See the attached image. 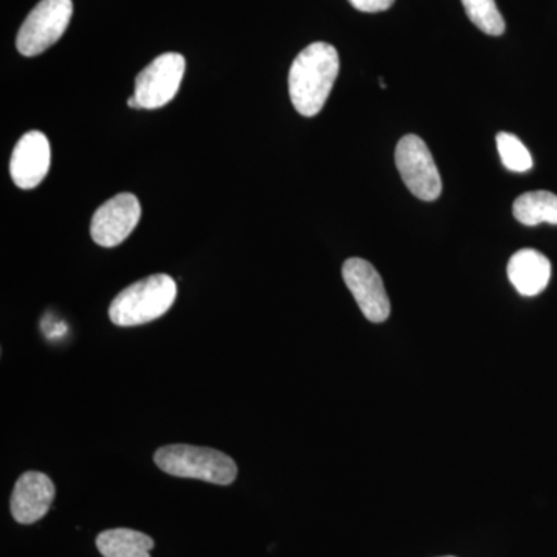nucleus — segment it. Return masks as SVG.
I'll return each mask as SVG.
<instances>
[{"mask_svg":"<svg viewBox=\"0 0 557 557\" xmlns=\"http://www.w3.org/2000/svg\"><path fill=\"white\" fill-rule=\"evenodd\" d=\"M177 298V284L168 274L141 278L112 300L109 318L119 327L148 324L166 314Z\"/></svg>","mask_w":557,"mask_h":557,"instance_id":"f03ea898","label":"nucleus"},{"mask_svg":"<svg viewBox=\"0 0 557 557\" xmlns=\"http://www.w3.org/2000/svg\"><path fill=\"white\" fill-rule=\"evenodd\" d=\"M502 163L512 172H527L533 168V157L516 135L500 132L496 138Z\"/></svg>","mask_w":557,"mask_h":557,"instance_id":"2eb2a0df","label":"nucleus"},{"mask_svg":"<svg viewBox=\"0 0 557 557\" xmlns=\"http://www.w3.org/2000/svg\"><path fill=\"white\" fill-rule=\"evenodd\" d=\"M512 214L527 226L557 225V196L548 190L522 194L512 205Z\"/></svg>","mask_w":557,"mask_h":557,"instance_id":"ddd939ff","label":"nucleus"},{"mask_svg":"<svg viewBox=\"0 0 557 557\" xmlns=\"http://www.w3.org/2000/svg\"><path fill=\"white\" fill-rule=\"evenodd\" d=\"M153 547L152 537L129 528L106 530L97 537V548L104 557H150Z\"/></svg>","mask_w":557,"mask_h":557,"instance_id":"f8f14e48","label":"nucleus"},{"mask_svg":"<svg viewBox=\"0 0 557 557\" xmlns=\"http://www.w3.org/2000/svg\"><path fill=\"white\" fill-rule=\"evenodd\" d=\"M472 24L490 36L505 33V20L497 9L496 0H461Z\"/></svg>","mask_w":557,"mask_h":557,"instance_id":"4468645a","label":"nucleus"},{"mask_svg":"<svg viewBox=\"0 0 557 557\" xmlns=\"http://www.w3.org/2000/svg\"><path fill=\"white\" fill-rule=\"evenodd\" d=\"M141 219V205L134 194L123 193L106 201L91 218L90 236L104 248L119 247Z\"/></svg>","mask_w":557,"mask_h":557,"instance_id":"6e6552de","label":"nucleus"},{"mask_svg":"<svg viewBox=\"0 0 557 557\" xmlns=\"http://www.w3.org/2000/svg\"><path fill=\"white\" fill-rule=\"evenodd\" d=\"M343 277L362 314L370 322L380 324L391 317V300L383 277L372 263L359 258L347 259L343 265Z\"/></svg>","mask_w":557,"mask_h":557,"instance_id":"0eeeda50","label":"nucleus"},{"mask_svg":"<svg viewBox=\"0 0 557 557\" xmlns=\"http://www.w3.org/2000/svg\"><path fill=\"white\" fill-rule=\"evenodd\" d=\"M552 263L536 249L516 252L508 262V278L522 296H537L547 288Z\"/></svg>","mask_w":557,"mask_h":557,"instance_id":"9b49d317","label":"nucleus"},{"mask_svg":"<svg viewBox=\"0 0 557 557\" xmlns=\"http://www.w3.org/2000/svg\"><path fill=\"white\" fill-rule=\"evenodd\" d=\"M72 14V0H40L17 33L20 53L32 58L49 50L67 30Z\"/></svg>","mask_w":557,"mask_h":557,"instance_id":"20e7f679","label":"nucleus"},{"mask_svg":"<svg viewBox=\"0 0 557 557\" xmlns=\"http://www.w3.org/2000/svg\"><path fill=\"white\" fill-rule=\"evenodd\" d=\"M157 467L166 474L197 479L214 485H231L237 479V465L218 449L190 445L161 446L153 456Z\"/></svg>","mask_w":557,"mask_h":557,"instance_id":"7ed1b4c3","label":"nucleus"},{"mask_svg":"<svg viewBox=\"0 0 557 557\" xmlns=\"http://www.w3.org/2000/svg\"><path fill=\"white\" fill-rule=\"evenodd\" d=\"M51 150L46 135L39 131L27 132L17 141L10 161V174L21 189L39 186L50 170Z\"/></svg>","mask_w":557,"mask_h":557,"instance_id":"1a4fd4ad","label":"nucleus"},{"mask_svg":"<svg viewBox=\"0 0 557 557\" xmlns=\"http://www.w3.org/2000/svg\"><path fill=\"white\" fill-rule=\"evenodd\" d=\"M127 106H129V108H132V109H139L137 98H135L134 95H132L129 100H127Z\"/></svg>","mask_w":557,"mask_h":557,"instance_id":"f3484780","label":"nucleus"},{"mask_svg":"<svg viewBox=\"0 0 557 557\" xmlns=\"http://www.w3.org/2000/svg\"><path fill=\"white\" fill-rule=\"evenodd\" d=\"M185 57L180 53H164L143 69L135 79L134 97L139 109L163 108L174 100L185 75Z\"/></svg>","mask_w":557,"mask_h":557,"instance_id":"423d86ee","label":"nucleus"},{"mask_svg":"<svg viewBox=\"0 0 557 557\" xmlns=\"http://www.w3.org/2000/svg\"><path fill=\"white\" fill-rule=\"evenodd\" d=\"M339 73V54L327 42L306 47L293 61L288 75L289 98L300 115L321 112Z\"/></svg>","mask_w":557,"mask_h":557,"instance_id":"f257e3e1","label":"nucleus"},{"mask_svg":"<svg viewBox=\"0 0 557 557\" xmlns=\"http://www.w3.org/2000/svg\"><path fill=\"white\" fill-rule=\"evenodd\" d=\"M54 496L57 487L49 475L38 471L24 472L11 494V515L22 525H32L49 512Z\"/></svg>","mask_w":557,"mask_h":557,"instance_id":"9d476101","label":"nucleus"},{"mask_svg":"<svg viewBox=\"0 0 557 557\" xmlns=\"http://www.w3.org/2000/svg\"><path fill=\"white\" fill-rule=\"evenodd\" d=\"M399 175L417 199L437 200L443 190L442 177L426 143L417 135H405L395 150Z\"/></svg>","mask_w":557,"mask_h":557,"instance_id":"39448f33","label":"nucleus"},{"mask_svg":"<svg viewBox=\"0 0 557 557\" xmlns=\"http://www.w3.org/2000/svg\"><path fill=\"white\" fill-rule=\"evenodd\" d=\"M354 9L362 11V13H380L386 11L394 5L395 0H348Z\"/></svg>","mask_w":557,"mask_h":557,"instance_id":"dca6fc26","label":"nucleus"},{"mask_svg":"<svg viewBox=\"0 0 557 557\" xmlns=\"http://www.w3.org/2000/svg\"><path fill=\"white\" fill-rule=\"evenodd\" d=\"M443 557H454V556H443Z\"/></svg>","mask_w":557,"mask_h":557,"instance_id":"a211bd4d","label":"nucleus"}]
</instances>
